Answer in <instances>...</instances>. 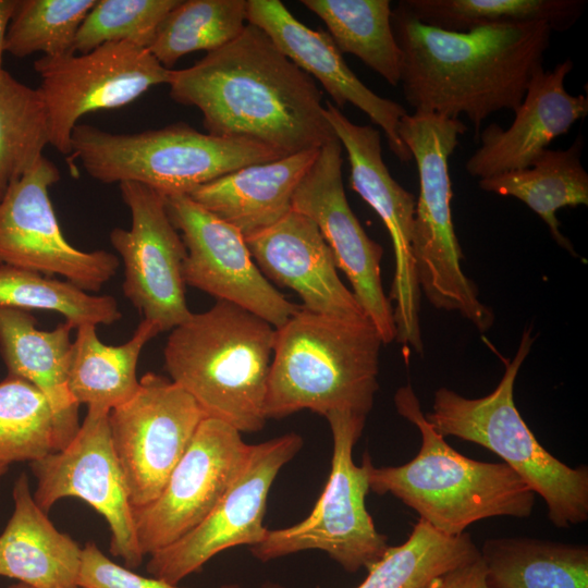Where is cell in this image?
<instances>
[{
  "label": "cell",
  "instance_id": "cell-27",
  "mask_svg": "<svg viewBox=\"0 0 588 588\" xmlns=\"http://www.w3.org/2000/svg\"><path fill=\"white\" fill-rule=\"evenodd\" d=\"M160 332L156 323L143 319L127 342L107 345L99 340L96 326L77 327L68 381L73 400L108 411L128 401L139 385L140 353Z\"/></svg>",
  "mask_w": 588,
  "mask_h": 588
},
{
  "label": "cell",
  "instance_id": "cell-4",
  "mask_svg": "<svg viewBox=\"0 0 588 588\" xmlns=\"http://www.w3.org/2000/svg\"><path fill=\"white\" fill-rule=\"evenodd\" d=\"M397 413L417 427L421 445L401 466L368 464L369 489L391 493L437 530L457 536L471 524L495 516L528 517L535 492L506 464L468 458L451 448L426 419L411 384L394 394Z\"/></svg>",
  "mask_w": 588,
  "mask_h": 588
},
{
  "label": "cell",
  "instance_id": "cell-26",
  "mask_svg": "<svg viewBox=\"0 0 588 588\" xmlns=\"http://www.w3.org/2000/svg\"><path fill=\"white\" fill-rule=\"evenodd\" d=\"M581 135L567 149H546L523 170L480 179L481 189L523 201L547 224L554 241L572 255V243L562 234L556 211L565 207L588 205V173L580 162Z\"/></svg>",
  "mask_w": 588,
  "mask_h": 588
},
{
  "label": "cell",
  "instance_id": "cell-29",
  "mask_svg": "<svg viewBox=\"0 0 588 588\" xmlns=\"http://www.w3.org/2000/svg\"><path fill=\"white\" fill-rule=\"evenodd\" d=\"M326 24L338 50L360 59L390 85L399 86L401 50L389 0H302Z\"/></svg>",
  "mask_w": 588,
  "mask_h": 588
},
{
  "label": "cell",
  "instance_id": "cell-17",
  "mask_svg": "<svg viewBox=\"0 0 588 588\" xmlns=\"http://www.w3.org/2000/svg\"><path fill=\"white\" fill-rule=\"evenodd\" d=\"M324 114L347 152L352 189L380 217L392 241L395 270L389 298L395 303V340L421 354V291L413 256L415 196L390 174L376 127L353 123L330 101L324 103Z\"/></svg>",
  "mask_w": 588,
  "mask_h": 588
},
{
  "label": "cell",
  "instance_id": "cell-31",
  "mask_svg": "<svg viewBox=\"0 0 588 588\" xmlns=\"http://www.w3.org/2000/svg\"><path fill=\"white\" fill-rule=\"evenodd\" d=\"M415 20L448 32L501 24L540 22L552 32L569 29L583 15L586 0H402Z\"/></svg>",
  "mask_w": 588,
  "mask_h": 588
},
{
  "label": "cell",
  "instance_id": "cell-1",
  "mask_svg": "<svg viewBox=\"0 0 588 588\" xmlns=\"http://www.w3.org/2000/svg\"><path fill=\"white\" fill-rule=\"evenodd\" d=\"M168 85L172 100L198 108L217 137L253 139L285 156L336 138L315 79L249 23L192 66L172 69Z\"/></svg>",
  "mask_w": 588,
  "mask_h": 588
},
{
  "label": "cell",
  "instance_id": "cell-23",
  "mask_svg": "<svg viewBox=\"0 0 588 588\" xmlns=\"http://www.w3.org/2000/svg\"><path fill=\"white\" fill-rule=\"evenodd\" d=\"M73 329L64 321L52 330H40L29 311L0 306V352L9 376L32 383L47 397L56 417L60 450L81 426L79 405L68 385Z\"/></svg>",
  "mask_w": 588,
  "mask_h": 588
},
{
  "label": "cell",
  "instance_id": "cell-7",
  "mask_svg": "<svg viewBox=\"0 0 588 588\" xmlns=\"http://www.w3.org/2000/svg\"><path fill=\"white\" fill-rule=\"evenodd\" d=\"M534 343L525 329L513 359L488 395L468 399L448 388L434 392L432 409L425 415L442 437L477 443L510 466L547 504L550 522L560 528L588 519V469L569 467L536 439L514 402V384Z\"/></svg>",
  "mask_w": 588,
  "mask_h": 588
},
{
  "label": "cell",
  "instance_id": "cell-15",
  "mask_svg": "<svg viewBox=\"0 0 588 588\" xmlns=\"http://www.w3.org/2000/svg\"><path fill=\"white\" fill-rule=\"evenodd\" d=\"M131 212V228H114L110 243L124 267V296L161 332L191 316L183 266L187 255L181 234L172 224L164 196L145 185L119 184Z\"/></svg>",
  "mask_w": 588,
  "mask_h": 588
},
{
  "label": "cell",
  "instance_id": "cell-25",
  "mask_svg": "<svg viewBox=\"0 0 588 588\" xmlns=\"http://www.w3.org/2000/svg\"><path fill=\"white\" fill-rule=\"evenodd\" d=\"M12 495L14 509L0 535V576L32 588H78L83 548L38 506L25 473Z\"/></svg>",
  "mask_w": 588,
  "mask_h": 588
},
{
  "label": "cell",
  "instance_id": "cell-39",
  "mask_svg": "<svg viewBox=\"0 0 588 588\" xmlns=\"http://www.w3.org/2000/svg\"><path fill=\"white\" fill-rule=\"evenodd\" d=\"M432 588H490L481 555L446 573Z\"/></svg>",
  "mask_w": 588,
  "mask_h": 588
},
{
  "label": "cell",
  "instance_id": "cell-8",
  "mask_svg": "<svg viewBox=\"0 0 588 588\" xmlns=\"http://www.w3.org/2000/svg\"><path fill=\"white\" fill-rule=\"evenodd\" d=\"M467 126L460 119L436 113H406L397 134L415 160L419 195L415 205L413 256L420 291L432 306L456 311L480 332L494 321L490 307L462 268L464 258L455 234L449 158Z\"/></svg>",
  "mask_w": 588,
  "mask_h": 588
},
{
  "label": "cell",
  "instance_id": "cell-37",
  "mask_svg": "<svg viewBox=\"0 0 588 588\" xmlns=\"http://www.w3.org/2000/svg\"><path fill=\"white\" fill-rule=\"evenodd\" d=\"M179 1L96 0L77 32L73 52L86 53L120 41L148 49L160 23Z\"/></svg>",
  "mask_w": 588,
  "mask_h": 588
},
{
  "label": "cell",
  "instance_id": "cell-40",
  "mask_svg": "<svg viewBox=\"0 0 588 588\" xmlns=\"http://www.w3.org/2000/svg\"><path fill=\"white\" fill-rule=\"evenodd\" d=\"M16 5L17 0H0V74L4 70L2 60L5 52L7 32Z\"/></svg>",
  "mask_w": 588,
  "mask_h": 588
},
{
  "label": "cell",
  "instance_id": "cell-38",
  "mask_svg": "<svg viewBox=\"0 0 588 588\" xmlns=\"http://www.w3.org/2000/svg\"><path fill=\"white\" fill-rule=\"evenodd\" d=\"M78 588H183L152 576L146 577L109 559L95 542H87L82 552L77 577Z\"/></svg>",
  "mask_w": 588,
  "mask_h": 588
},
{
  "label": "cell",
  "instance_id": "cell-10",
  "mask_svg": "<svg viewBox=\"0 0 588 588\" xmlns=\"http://www.w3.org/2000/svg\"><path fill=\"white\" fill-rule=\"evenodd\" d=\"M34 69L40 77L50 145L68 159L72 132L83 115L124 107L151 87L168 84L172 71L148 49L122 41L86 53L42 56Z\"/></svg>",
  "mask_w": 588,
  "mask_h": 588
},
{
  "label": "cell",
  "instance_id": "cell-6",
  "mask_svg": "<svg viewBox=\"0 0 588 588\" xmlns=\"http://www.w3.org/2000/svg\"><path fill=\"white\" fill-rule=\"evenodd\" d=\"M285 155L248 138L217 137L177 122L137 133H113L78 123L71 135V156L86 173L106 183L134 182L163 196L188 195L240 168L274 161Z\"/></svg>",
  "mask_w": 588,
  "mask_h": 588
},
{
  "label": "cell",
  "instance_id": "cell-30",
  "mask_svg": "<svg viewBox=\"0 0 588 588\" xmlns=\"http://www.w3.org/2000/svg\"><path fill=\"white\" fill-rule=\"evenodd\" d=\"M479 556L469 534L448 536L419 518L407 540L388 547L356 588H432L443 575Z\"/></svg>",
  "mask_w": 588,
  "mask_h": 588
},
{
  "label": "cell",
  "instance_id": "cell-28",
  "mask_svg": "<svg viewBox=\"0 0 588 588\" xmlns=\"http://www.w3.org/2000/svg\"><path fill=\"white\" fill-rule=\"evenodd\" d=\"M479 550L490 588H588L586 546L505 537Z\"/></svg>",
  "mask_w": 588,
  "mask_h": 588
},
{
  "label": "cell",
  "instance_id": "cell-33",
  "mask_svg": "<svg viewBox=\"0 0 588 588\" xmlns=\"http://www.w3.org/2000/svg\"><path fill=\"white\" fill-rule=\"evenodd\" d=\"M50 145L49 121L38 88L0 74V198L17 179L29 172Z\"/></svg>",
  "mask_w": 588,
  "mask_h": 588
},
{
  "label": "cell",
  "instance_id": "cell-21",
  "mask_svg": "<svg viewBox=\"0 0 588 588\" xmlns=\"http://www.w3.org/2000/svg\"><path fill=\"white\" fill-rule=\"evenodd\" d=\"M573 68L566 59L534 75L512 124L503 130L492 123L480 133V147L466 162L468 174L480 180L526 169L553 139L587 117V96H573L564 85Z\"/></svg>",
  "mask_w": 588,
  "mask_h": 588
},
{
  "label": "cell",
  "instance_id": "cell-3",
  "mask_svg": "<svg viewBox=\"0 0 588 588\" xmlns=\"http://www.w3.org/2000/svg\"><path fill=\"white\" fill-rule=\"evenodd\" d=\"M382 338L368 317L341 318L303 306L275 329L265 414L280 419L303 409L323 417H367L378 391Z\"/></svg>",
  "mask_w": 588,
  "mask_h": 588
},
{
  "label": "cell",
  "instance_id": "cell-41",
  "mask_svg": "<svg viewBox=\"0 0 588 588\" xmlns=\"http://www.w3.org/2000/svg\"><path fill=\"white\" fill-rule=\"evenodd\" d=\"M220 588H244V587H242L238 584H225V585H222ZM257 588H285V587L275 581H265Z\"/></svg>",
  "mask_w": 588,
  "mask_h": 588
},
{
  "label": "cell",
  "instance_id": "cell-18",
  "mask_svg": "<svg viewBox=\"0 0 588 588\" xmlns=\"http://www.w3.org/2000/svg\"><path fill=\"white\" fill-rule=\"evenodd\" d=\"M164 199L169 218L181 232L187 252L183 266L185 284L235 304L275 329L299 310L264 275L237 229L188 195H170Z\"/></svg>",
  "mask_w": 588,
  "mask_h": 588
},
{
  "label": "cell",
  "instance_id": "cell-12",
  "mask_svg": "<svg viewBox=\"0 0 588 588\" xmlns=\"http://www.w3.org/2000/svg\"><path fill=\"white\" fill-rule=\"evenodd\" d=\"M205 414L171 379L147 372L136 393L109 413L113 449L134 509L155 500Z\"/></svg>",
  "mask_w": 588,
  "mask_h": 588
},
{
  "label": "cell",
  "instance_id": "cell-5",
  "mask_svg": "<svg viewBox=\"0 0 588 588\" xmlns=\"http://www.w3.org/2000/svg\"><path fill=\"white\" fill-rule=\"evenodd\" d=\"M275 328L253 313L217 299L171 330L163 356L170 379L206 417L243 432L267 421L265 401Z\"/></svg>",
  "mask_w": 588,
  "mask_h": 588
},
{
  "label": "cell",
  "instance_id": "cell-36",
  "mask_svg": "<svg viewBox=\"0 0 588 588\" xmlns=\"http://www.w3.org/2000/svg\"><path fill=\"white\" fill-rule=\"evenodd\" d=\"M96 0H17L5 38V52L25 58L41 52H73L77 32Z\"/></svg>",
  "mask_w": 588,
  "mask_h": 588
},
{
  "label": "cell",
  "instance_id": "cell-22",
  "mask_svg": "<svg viewBox=\"0 0 588 588\" xmlns=\"http://www.w3.org/2000/svg\"><path fill=\"white\" fill-rule=\"evenodd\" d=\"M245 240L264 275L293 290L305 309L341 318L366 316L340 279L329 245L308 217L291 210Z\"/></svg>",
  "mask_w": 588,
  "mask_h": 588
},
{
  "label": "cell",
  "instance_id": "cell-14",
  "mask_svg": "<svg viewBox=\"0 0 588 588\" xmlns=\"http://www.w3.org/2000/svg\"><path fill=\"white\" fill-rule=\"evenodd\" d=\"M60 179L59 168L44 156L0 198V265L61 275L98 292L114 277L120 260L105 249H78L66 240L49 195Z\"/></svg>",
  "mask_w": 588,
  "mask_h": 588
},
{
  "label": "cell",
  "instance_id": "cell-24",
  "mask_svg": "<svg viewBox=\"0 0 588 588\" xmlns=\"http://www.w3.org/2000/svg\"><path fill=\"white\" fill-rule=\"evenodd\" d=\"M318 150L240 168L197 187L188 196L248 237L292 210L293 195Z\"/></svg>",
  "mask_w": 588,
  "mask_h": 588
},
{
  "label": "cell",
  "instance_id": "cell-13",
  "mask_svg": "<svg viewBox=\"0 0 588 588\" xmlns=\"http://www.w3.org/2000/svg\"><path fill=\"white\" fill-rule=\"evenodd\" d=\"M303 444L294 432L250 444L238 474L210 514L174 543L149 554L148 574L179 585L218 553L260 543L269 530L264 517L271 486Z\"/></svg>",
  "mask_w": 588,
  "mask_h": 588
},
{
  "label": "cell",
  "instance_id": "cell-16",
  "mask_svg": "<svg viewBox=\"0 0 588 588\" xmlns=\"http://www.w3.org/2000/svg\"><path fill=\"white\" fill-rule=\"evenodd\" d=\"M249 446L229 424L201 420L159 495L133 510L144 556L174 543L210 514L238 474Z\"/></svg>",
  "mask_w": 588,
  "mask_h": 588
},
{
  "label": "cell",
  "instance_id": "cell-34",
  "mask_svg": "<svg viewBox=\"0 0 588 588\" xmlns=\"http://www.w3.org/2000/svg\"><path fill=\"white\" fill-rule=\"evenodd\" d=\"M0 306L59 313L75 329L112 324L122 318L110 295L93 294L66 280L7 265H0Z\"/></svg>",
  "mask_w": 588,
  "mask_h": 588
},
{
  "label": "cell",
  "instance_id": "cell-11",
  "mask_svg": "<svg viewBox=\"0 0 588 588\" xmlns=\"http://www.w3.org/2000/svg\"><path fill=\"white\" fill-rule=\"evenodd\" d=\"M110 411L89 406L72 441L30 462L34 500L46 513L61 499L77 498L101 515L111 531L110 552L137 568L144 560L124 475L115 455Z\"/></svg>",
  "mask_w": 588,
  "mask_h": 588
},
{
  "label": "cell",
  "instance_id": "cell-35",
  "mask_svg": "<svg viewBox=\"0 0 588 588\" xmlns=\"http://www.w3.org/2000/svg\"><path fill=\"white\" fill-rule=\"evenodd\" d=\"M60 450L56 417L47 397L13 376L0 382V465L34 462Z\"/></svg>",
  "mask_w": 588,
  "mask_h": 588
},
{
  "label": "cell",
  "instance_id": "cell-32",
  "mask_svg": "<svg viewBox=\"0 0 588 588\" xmlns=\"http://www.w3.org/2000/svg\"><path fill=\"white\" fill-rule=\"evenodd\" d=\"M246 22V0H180L160 23L148 51L171 70L187 53L229 44Z\"/></svg>",
  "mask_w": 588,
  "mask_h": 588
},
{
  "label": "cell",
  "instance_id": "cell-19",
  "mask_svg": "<svg viewBox=\"0 0 588 588\" xmlns=\"http://www.w3.org/2000/svg\"><path fill=\"white\" fill-rule=\"evenodd\" d=\"M342 151L338 138L319 148L293 195L292 210L317 224L357 303L389 344L395 340L396 329L393 306L381 281L383 248L367 235L347 201Z\"/></svg>",
  "mask_w": 588,
  "mask_h": 588
},
{
  "label": "cell",
  "instance_id": "cell-2",
  "mask_svg": "<svg viewBox=\"0 0 588 588\" xmlns=\"http://www.w3.org/2000/svg\"><path fill=\"white\" fill-rule=\"evenodd\" d=\"M391 24L401 50L400 84L417 112L465 114L476 135L492 113L518 108L543 69L552 29L540 22L448 32L411 16L399 3Z\"/></svg>",
  "mask_w": 588,
  "mask_h": 588
},
{
  "label": "cell",
  "instance_id": "cell-20",
  "mask_svg": "<svg viewBox=\"0 0 588 588\" xmlns=\"http://www.w3.org/2000/svg\"><path fill=\"white\" fill-rule=\"evenodd\" d=\"M247 22L264 30L285 57L319 81L338 109L351 103L362 110L381 127L401 161L412 159L397 134L400 120L407 113L405 108L368 88L348 68L328 32L309 28L279 0H247Z\"/></svg>",
  "mask_w": 588,
  "mask_h": 588
},
{
  "label": "cell",
  "instance_id": "cell-9",
  "mask_svg": "<svg viewBox=\"0 0 588 588\" xmlns=\"http://www.w3.org/2000/svg\"><path fill=\"white\" fill-rule=\"evenodd\" d=\"M324 418L331 429L333 452L322 493L306 518L286 528L268 530L265 539L249 551L257 560L268 562L301 551L320 550L346 572L355 573L368 569L389 547L366 509L370 456L364 453L360 466L353 461V449L366 417L334 411Z\"/></svg>",
  "mask_w": 588,
  "mask_h": 588
},
{
  "label": "cell",
  "instance_id": "cell-43",
  "mask_svg": "<svg viewBox=\"0 0 588 588\" xmlns=\"http://www.w3.org/2000/svg\"><path fill=\"white\" fill-rule=\"evenodd\" d=\"M9 466L0 465V478L8 471Z\"/></svg>",
  "mask_w": 588,
  "mask_h": 588
},
{
  "label": "cell",
  "instance_id": "cell-42",
  "mask_svg": "<svg viewBox=\"0 0 588 588\" xmlns=\"http://www.w3.org/2000/svg\"><path fill=\"white\" fill-rule=\"evenodd\" d=\"M8 588H32V587L22 583H16V584L10 585Z\"/></svg>",
  "mask_w": 588,
  "mask_h": 588
}]
</instances>
